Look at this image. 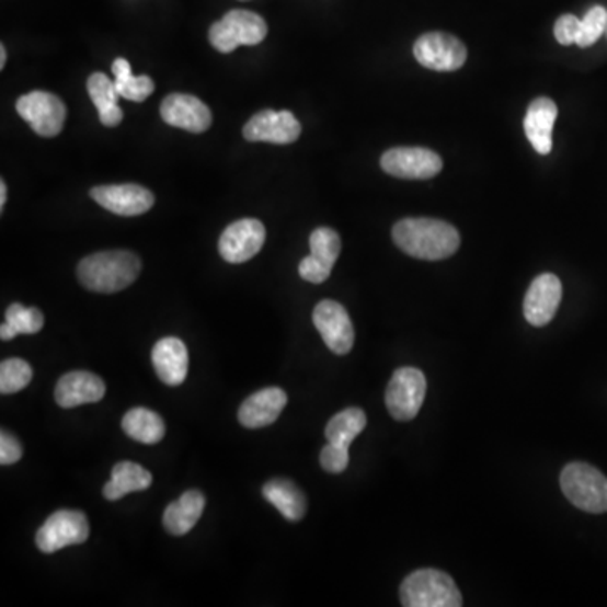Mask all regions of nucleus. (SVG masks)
Wrapping results in <instances>:
<instances>
[{
	"mask_svg": "<svg viewBox=\"0 0 607 607\" xmlns=\"http://www.w3.org/2000/svg\"><path fill=\"white\" fill-rule=\"evenodd\" d=\"M393 242L406 255L414 259H449L461 245L459 231L453 225L434 218H405L392 230Z\"/></svg>",
	"mask_w": 607,
	"mask_h": 607,
	"instance_id": "f257e3e1",
	"label": "nucleus"
},
{
	"mask_svg": "<svg viewBox=\"0 0 607 607\" xmlns=\"http://www.w3.org/2000/svg\"><path fill=\"white\" fill-rule=\"evenodd\" d=\"M142 271L136 253L111 250L84 256L78 265V280L84 289L99 294H115L133 286Z\"/></svg>",
	"mask_w": 607,
	"mask_h": 607,
	"instance_id": "f03ea898",
	"label": "nucleus"
},
{
	"mask_svg": "<svg viewBox=\"0 0 607 607\" xmlns=\"http://www.w3.org/2000/svg\"><path fill=\"white\" fill-rule=\"evenodd\" d=\"M405 607H461L462 596L449 574L436 569L412 572L400 585Z\"/></svg>",
	"mask_w": 607,
	"mask_h": 607,
	"instance_id": "7ed1b4c3",
	"label": "nucleus"
},
{
	"mask_svg": "<svg viewBox=\"0 0 607 607\" xmlns=\"http://www.w3.org/2000/svg\"><path fill=\"white\" fill-rule=\"evenodd\" d=\"M560 488L572 505L587 513L607 512V478L585 462H571L560 474Z\"/></svg>",
	"mask_w": 607,
	"mask_h": 607,
	"instance_id": "20e7f679",
	"label": "nucleus"
},
{
	"mask_svg": "<svg viewBox=\"0 0 607 607\" xmlns=\"http://www.w3.org/2000/svg\"><path fill=\"white\" fill-rule=\"evenodd\" d=\"M267 36V23L255 12L234 9L209 27V43L216 51L231 53L238 46H256Z\"/></svg>",
	"mask_w": 607,
	"mask_h": 607,
	"instance_id": "39448f33",
	"label": "nucleus"
},
{
	"mask_svg": "<svg viewBox=\"0 0 607 607\" xmlns=\"http://www.w3.org/2000/svg\"><path fill=\"white\" fill-rule=\"evenodd\" d=\"M90 537L89 518L77 509H59L37 530L36 546L41 552L55 553L71 546H80Z\"/></svg>",
	"mask_w": 607,
	"mask_h": 607,
	"instance_id": "423d86ee",
	"label": "nucleus"
},
{
	"mask_svg": "<svg viewBox=\"0 0 607 607\" xmlns=\"http://www.w3.org/2000/svg\"><path fill=\"white\" fill-rule=\"evenodd\" d=\"M427 392V380L417 368H399L385 393L388 412L396 421L409 422L417 417Z\"/></svg>",
	"mask_w": 607,
	"mask_h": 607,
	"instance_id": "0eeeda50",
	"label": "nucleus"
},
{
	"mask_svg": "<svg viewBox=\"0 0 607 607\" xmlns=\"http://www.w3.org/2000/svg\"><path fill=\"white\" fill-rule=\"evenodd\" d=\"M381 169L400 180H432L443 171V159L424 147H396L381 156Z\"/></svg>",
	"mask_w": 607,
	"mask_h": 607,
	"instance_id": "6e6552de",
	"label": "nucleus"
},
{
	"mask_svg": "<svg viewBox=\"0 0 607 607\" xmlns=\"http://www.w3.org/2000/svg\"><path fill=\"white\" fill-rule=\"evenodd\" d=\"M18 114L27 122L37 136L56 137L67 121V106L48 92H31L15 103Z\"/></svg>",
	"mask_w": 607,
	"mask_h": 607,
	"instance_id": "1a4fd4ad",
	"label": "nucleus"
},
{
	"mask_svg": "<svg viewBox=\"0 0 607 607\" xmlns=\"http://www.w3.org/2000/svg\"><path fill=\"white\" fill-rule=\"evenodd\" d=\"M414 56L422 67L434 71H456L465 67L468 49L462 41L447 33H427L414 45Z\"/></svg>",
	"mask_w": 607,
	"mask_h": 607,
	"instance_id": "9d476101",
	"label": "nucleus"
},
{
	"mask_svg": "<svg viewBox=\"0 0 607 607\" xmlns=\"http://www.w3.org/2000/svg\"><path fill=\"white\" fill-rule=\"evenodd\" d=\"M316 330L334 355H348L355 344V328L348 311L336 300H321L312 312Z\"/></svg>",
	"mask_w": 607,
	"mask_h": 607,
	"instance_id": "9b49d317",
	"label": "nucleus"
},
{
	"mask_svg": "<svg viewBox=\"0 0 607 607\" xmlns=\"http://www.w3.org/2000/svg\"><path fill=\"white\" fill-rule=\"evenodd\" d=\"M265 243V227L255 218L238 220L221 233L218 250L228 264H243L256 255Z\"/></svg>",
	"mask_w": 607,
	"mask_h": 607,
	"instance_id": "f8f14e48",
	"label": "nucleus"
},
{
	"mask_svg": "<svg viewBox=\"0 0 607 607\" xmlns=\"http://www.w3.org/2000/svg\"><path fill=\"white\" fill-rule=\"evenodd\" d=\"M302 127L290 112L264 111L253 115L245 127L243 137L249 142L294 144L300 137Z\"/></svg>",
	"mask_w": 607,
	"mask_h": 607,
	"instance_id": "ddd939ff",
	"label": "nucleus"
},
{
	"mask_svg": "<svg viewBox=\"0 0 607 607\" xmlns=\"http://www.w3.org/2000/svg\"><path fill=\"white\" fill-rule=\"evenodd\" d=\"M93 202L118 216H139L154 206V194L139 184H111L90 191Z\"/></svg>",
	"mask_w": 607,
	"mask_h": 607,
	"instance_id": "4468645a",
	"label": "nucleus"
},
{
	"mask_svg": "<svg viewBox=\"0 0 607 607\" xmlns=\"http://www.w3.org/2000/svg\"><path fill=\"white\" fill-rule=\"evenodd\" d=\"M562 300V282L557 275L541 274L531 282L525 296L524 312L531 327L543 328L556 318Z\"/></svg>",
	"mask_w": 607,
	"mask_h": 607,
	"instance_id": "2eb2a0df",
	"label": "nucleus"
},
{
	"mask_svg": "<svg viewBox=\"0 0 607 607\" xmlns=\"http://www.w3.org/2000/svg\"><path fill=\"white\" fill-rule=\"evenodd\" d=\"M161 117L171 127L187 133L203 134L211 127V111L202 100L184 93H172L161 103Z\"/></svg>",
	"mask_w": 607,
	"mask_h": 607,
	"instance_id": "dca6fc26",
	"label": "nucleus"
},
{
	"mask_svg": "<svg viewBox=\"0 0 607 607\" xmlns=\"http://www.w3.org/2000/svg\"><path fill=\"white\" fill-rule=\"evenodd\" d=\"M106 387L102 378L90 371H70L62 375L56 385L55 399L61 409H75L84 403H96L105 397Z\"/></svg>",
	"mask_w": 607,
	"mask_h": 607,
	"instance_id": "f3484780",
	"label": "nucleus"
},
{
	"mask_svg": "<svg viewBox=\"0 0 607 607\" xmlns=\"http://www.w3.org/2000/svg\"><path fill=\"white\" fill-rule=\"evenodd\" d=\"M287 393L278 387H268L250 396L238 410V421L247 428H262L274 424L286 409Z\"/></svg>",
	"mask_w": 607,
	"mask_h": 607,
	"instance_id": "a211bd4d",
	"label": "nucleus"
},
{
	"mask_svg": "<svg viewBox=\"0 0 607 607\" xmlns=\"http://www.w3.org/2000/svg\"><path fill=\"white\" fill-rule=\"evenodd\" d=\"M152 365L162 383L169 387L183 385L190 368L186 344L177 337H164L152 348Z\"/></svg>",
	"mask_w": 607,
	"mask_h": 607,
	"instance_id": "6ab92c4d",
	"label": "nucleus"
},
{
	"mask_svg": "<svg viewBox=\"0 0 607 607\" xmlns=\"http://www.w3.org/2000/svg\"><path fill=\"white\" fill-rule=\"evenodd\" d=\"M559 108L553 100L547 96L535 99L525 115L524 128L538 154L547 156L552 150V130L556 125Z\"/></svg>",
	"mask_w": 607,
	"mask_h": 607,
	"instance_id": "aec40b11",
	"label": "nucleus"
},
{
	"mask_svg": "<svg viewBox=\"0 0 607 607\" xmlns=\"http://www.w3.org/2000/svg\"><path fill=\"white\" fill-rule=\"evenodd\" d=\"M205 506L206 497L202 491H186V493H183V496L177 497L176 502H172L165 508V530L171 535H176V537L190 534L196 527V524H198L199 518H202Z\"/></svg>",
	"mask_w": 607,
	"mask_h": 607,
	"instance_id": "412c9836",
	"label": "nucleus"
},
{
	"mask_svg": "<svg viewBox=\"0 0 607 607\" xmlns=\"http://www.w3.org/2000/svg\"><path fill=\"white\" fill-rule=\"evenodd\" d=\"M262 494L289 522H299L308 513V500L293 481L275 478L265 484Z\"/></svg>",
	"mask_w": 607,
	"mask_h": 607,
	"instance_id": "4be33fe9",
	"label": "nucleus"
},
{
	"mask_svg": "<svg viewBox=\"0 0 607 607\" xmlns=\"http://www.w3.org/2000/svg\"><path fill=\"white\" fill-rule=\"evenodd\" d=\"M152 474L136 462L122 461L112 469V480L103 488V496L108 502H117L121 497L136 491L149 490Z\"/></svg>",
	"mask_w": 607,
	"mask_h": 607,
	"instance_id": "5701e85b",
	"label": "nucleus"
},
{
	"mask_svg": "<svg viewBox=\"0 0 607 607\" xmlns=\"http://www.w3.org/2000/svg\"><path fill=\"white\" fill-rule=\"evenodd\" d=\"M87 90H89L93 105L99 111L100 122L105 127H117L124 118V112L118 106L121 95H118L115 81H112L105 73H93L87 81Z\"/></svg>",
	"mask_w": 607,
	"mask_h": 607,
	"instance_id": "b1692460",
	"label": "nucleus"
},
{
	"mask_svg": "<svg viewBox=\"0 0 607 607\" xmlns=\"http://www.w3.org/2000/svg\"><path fill=\"white\" fill-rule=\"evenodd\" d=\"M122 428L130 439L142 444H158L165 436V424L161 415L142 406L128 410L122 419Z\"/></svg>",
	"mask_w": 607,
	"mask_h": 607,
	"instance_id": "393cba45",
	"label": "nucleus"
},
{
	"mask_svg": "<svg viewBox=\"0 0 607 607\" xmlns=\"http://www.w3.org/2000/svg\"><path fill=\"white\" fill-rule=\"evenodd\" d=\"M112 71L115 75V87H117L121 99L130 100V102H144L154 93L156 84L152 78L147 77V75L134 77L133 67H130L127 59H115Z\"/></svg>",
	"mask_w": 607,
	"mask_h": 607,
	"instance_id": "a878e982",
	"label": "nucleus"
},
{
	"mask_svg": "<svg viewBox=\"0 0 607 607\" xmlns=\"http://www.w3.org/2000/svg\"><path fill=\"white\" fill-rule=\"evenodd\" d=\"M45 327V316L39 309L24 308L23 304H11L5 311V322L0 328V337L14 340L19 334H36Z\"/></svg>",
	"mask_w": 607,
	"mask_h": 607,
	"instance_id": "bb28decb",
	"label": "nucleus"
},
{
	"mask_svg": "<svg viewBox=\"0 0 607 607\" xmlns=\"http://www.w3.org/2000/svg\"><path fill=\"white\" fill-rule=\"evenodd\" d=\"M365 427L366 414L362 409L352 406V409L343 410L328 422V443L350 447V444L365 431Z\"/></svg>",
	"mask_w": 607,
	"mask_h": 607,
	"instance_id": "cd10ccee",
	"label": "nucleus"
},
{
	"mask_svg": "<svg viewBox=\"0 0 607 607\" xmlns=\"http://www.w3.org/2000/svg\"><path fill=\"white\" fill-rule=\"evenodd\" d=\"M33 380V368L21 358L4 359L0 363V392L4 396L21 392Z\"/></svg>",
	"mask_w": 607,
	"mask_h": 607,
	"instance_id": "c85d7f7f",
	"label": "nucleus"
},
{
	"mask_svg": "<svg viewBox=\"0 0 607 607\" xmlns=\"http://www.w3.org/2000/svg\"><path fill=\"white\" fill-rule=\"evenodd\" d=\"M309 247L314 259L333 268L341 253V238L333 228H318L309 238Z\"/></svg>",
	"mask_w": 607,
	"mask_h": 607,
	"instance_id": "c756f323",
	"label": "nucleus"
},
{
	"mask_svg": "<svg viewBox=\"0 0 607 607\" xmlns=\"http://www.w3.org/2000/svg\"><path fill=\"white\" fill-rule=\"evenodd\" d=\"M607 31V11L603 5L591 9L584 19H581V31H579L577 46L589 48Z\"/></svg>",
	"mask_w": 607,
	"mask_h": 607,
	"instance_id": "7c9ffc66",
	"label": "nucleus"
},
{
	"mask_svg": "<svg viewBox=\"0 0 607 607\" xmlns=\"http://www.w3.org/2000/svg\"><path fill=\"white\" fill-rule=\"evenodd\" d=\"M350 447L328 443L321 450V466L324 471L340 474L350 465Z\"/></svg>",
	"mask_w": 607,
	"mask_h": 607,
	"instance_id": "2f4dec72",
	"label": "nucleus"
},
{
	"mask_svg": "<svg viewBox=\"0 0 607 607\" xmlns=\"http://www.w3.org/2000/svg\"><path fill=\"white\" fill-rule=\"evenodd\" d=\"M579 31H581V19L574 14H563L557 19L553 34L562 46L577 45Z\"/></svg>",
	"mask_w": 607,
	"mask_h": 607,
	"instance_id": "473e14b6",
	"label": "nucleus"
},
{
	"mask_svg": "<svg viewBox=\"0 0 607 607\" xmlns=\"http://www.w3.org/2000/svg\"><path fill=\"white\" fill-rule=\"evenodd\" d=\"M331 271L333 268L328 267V265L319 262L318 259H314L312 255L306 256L302 259V262L299 264V275L304 280L311 282V284H322L330 278Z\"/></svg>",
	"mask_w": 607,
	"mask_h": 607,
	"instance_id": "72a5a7b5",
	"label": "nucleus"
},
{
	"mask_svg": "<svg viewBox=\"0 0 607 607\" xmlns=\"http://www.w3.org/2000/svg\"><path fill=\"white\" fill-rule=\"evenodd\" d=\"M23 458V446L11 432H0V465L11 466Z\"/></svg>",
	"mask_w": 607,
	"mask_h": 607,
	"instance_id": "f704fd0d",
	"label": "nucleus"
},
{
	"mask_svg": "<svg viewBox=\"0 0 607 607\" xmlns=\"http://www.w3.org/2000/svg\"><path fill=\"white\" fill-rule=\"evenodd\" d=\"M5 202H8V186H5L4 181L0 183V211L4 209Z\"/></svg>",
	"mask_w": 607,
	"mask_h": 607,
	"instance_id": "c9c22d12",
	"label": "nucleus"
},
{
	"mask_svg": "<svg viewBox=\"0 0 607 607\" xmlns=\"http://www.w3.org/2000/svg\"><path fill=\"white\" fill-rule=\"evenodd\" d=\"M5 61H8V51H5V46H0V68L5 67Z\"/></svg>",
	"mask_w": 607,
	"mask_h": 607,
	"instance_id": "e433bc0d",
	"label": "nucleus"
}]
</instances>
